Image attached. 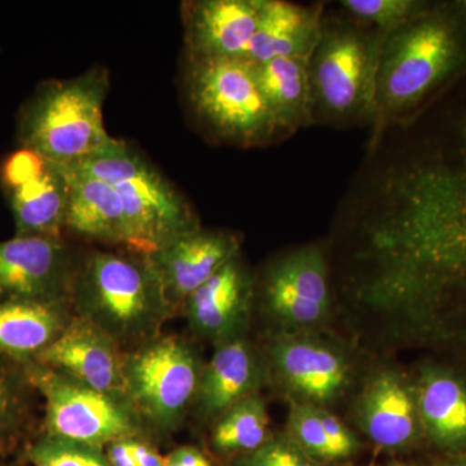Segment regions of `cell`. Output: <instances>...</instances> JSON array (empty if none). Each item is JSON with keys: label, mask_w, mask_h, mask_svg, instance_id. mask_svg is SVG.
I'll use <instances>...</instances> for the list:
<instances>
[{"label": "cell", "mask_w": 466, "mask_h": 466, "mask_svg": "<svg viewBox=\"0 0 466 466\" xmlns=\"http://www.w3.org/2000/svg\"><path fill=\"white\" fill-rule=\"evenodd\" d=\"M466 76V0L431 2L389 33L377 76L372 147L390 126L413 124Z\"/></svg>", "instance_id": "cell-1"}, {"label": "cell", "mask_w": 466, "mask_h": 466, "mask_svg": "<svg viewBox=\"0 0 466 466\" xmlns=\"http://www.w3.org/2000/svg\"><path fill=\"white\" fill-rule=\"evenodd\" d=\"M459 85L466 90V76ZM455 109L449 135L410 184L407 238L413 249L460 280L466 279V101Z\"/></svg>", "instance_id": "cell-2"}, {"label": "cell", "mask_w": 466, "mask_h": 466, "mask_svg": "<svg viewBox=\"0 0 466 466\" xmlns=\"http://www.w3.org/2000/svg\"><path fill=\"white\" fill-rule=\"evenodd\" d=\"M70 303L76 317L99 327L119 346L156 339L171 315L148 256L134 251L94 250L79 259Z\"/></svg>", "instance_id": "cell-3"}, {"label": "cell", "mask_w": 466, "mask_h": 466, "mask_svg": "<svg viewBox=\"0 0 466 466\" xmlns=\"http://www.w3.org/2000/svg\"><path fill=\"white\" fill-rule=\"evenodd\" d=\"M386 35L349 15H324L320 38L308 61L314 125L372 126Z\"/></svg>", "instance_id": "cell-4"}, {"label": "cell", "mask_w": 466, "mask_h": 466, "mask_svg": "<svg viewBox=\"0 0 466 466\" xmlns=\"http://www.w3.org/2000/svg\"><path fill=\"white\" fill-rule=\"evenodd\" d=\"M108 72L94 67L66 81H50L27 101L20 142L54 164H76L112 142L104 126Z\"/></svg>", "instance_id": "cell-5"}, {"label": "cell", "mask_w": 466, "mask_h": 466, "mask_svg": "<svg viewBox=\"0 0 466 466\" xmlns=\"http://www.w3.org/2000/svg\"><path fill=\"white\" fill-rule=\"evenodd\" d=\"M184 84L196 118L218 142L253 148L284 139L247 58L187 57Z\"/></svg>", "instance_id": "cell-6"}, {"label": "cell", "mask_w": 466, "mask_h": 466, "mask_svg": "<svg viewBox=\"0 0 466 466\" xmlns=\"http://www.w3.org/2000/svg\"><path fill=\"white\" fill-rule=\"evenodd\" d=\"M200 359L179 337H156L124 357L125 390L143 422L173 431L195 403Z\"/></svg>", "instance_id": "cell-7"}, {"label": "cell", "mask_w": 466, "mask_h": 466, "mask_svg": "<svg viewBox=\"0 0 466 466\" xmlns=\"http://www.w3.org/2000/svg\"><path fill=\"white\" fill-rule=\"evenodd\" d=\"M46 401V434L92 446L139 437L143 421L125 395L88 388L36 361L23 364Z\"/></svg>", "instance_id": "cell-8"}, {"label": "cell", "mask_w": 466, "mask_h": 466, "mask_svg": "<svg viewBox=\"0 0 466 466\" xmlns=\"http://www.w3.org/2000/svg\"><path fill=\"white\" fill-rule=\"evenodd\" d=\"M268 370L291 403L315 407L337 403L352 382L351 360L342 346L311 330L276 334Z\"/></svg>", "instance_id": "cell-9"}, {"label": "cell", "mask_w": 466, "mask_h": 466, "mask_svg": "<svg viewBox=\"0 0 466 466\" xmlns=\"http://www.w3.org/2000/svg\"><path fill=\"white\" fill-rule=\"evenodd\" d=\"M263 305L285 332H305L327 320L332 308L328 263L320 245L299 248L267 268Z\"/></svg>", "instance_id": "cell-10"}, {"label": "cell", "mask_w": 466, "mask_h": 466, "mask_svg": "<svg viewBox=\"0 0 466 466\" xmlns=\"http://www.w3.org/2000/svg\"><path fill=\"white\" fill-rule=\"evenodd\" d=\"M115 188L124 200L127 250L150 256L201 228L189 202L147 159L133 177Z\"/></svg>", "instance_id": "cell-11"}, {"label": "cell", "mask_w": 466, "mask_h": 466, "mask_svg": "<svg viewBox=\"0 0 466 466\" xmlns=\"http://www.w3.org/2000/svg\"><path fill=\"white\" fill-rule=\"evenodd\" d=\"M0 183L14 214L17 238H63L69 188L60 165L21 148L3 162Z\"/></svg>", "instance_id": "cell-12"}, {"label": "cell", "mask_w": 466, "mask_h": 466, "mask_svg": "<svg viewBox=\"0 0 466 466\" xmlns=\"http://www.w3.org/2000/svg\"><path fill=\"white\" fill-rule=\"evenodd\" d=\"M79 259L63 238L0 242V300L70 302Z\"/></svg>", "instance_id": "cell-13"}, {"label": "cell", "mask_w": 466, "mask_h": 466, "mask_svg": "<svg viewBox=\"0 0 466 466\" xmlns=\"http://www.w3.org/2000/svg\"><path fill=\"white\" fill-rule=\"evenodd\" d=\"M355 419L383 450L412 449L425 440L415 380L398 370H382L368 379L355 404Z\"/></svg>", "instance_id": "cell-14"}, {"label": "cell", "mask_w": 466, "mask_h": 466, "mask_svg": "<svg viewBox=\"0 0 466 466\" xmlns=\"http://www.w3.org/2000/svg\"><path fill=\"white\" fill-rule=\"evenodd\" d=\"M124 357L109 334L73 315L66 329L34 361L95 390L127 397Z\"/></svg>", "instance_id": "cell-15"}, {"label": "cell", "mask_w": 466, "mask_h": 466, "mask_svg": "<svg viewBox=\"0 0 466 466\" xmlns=\"http://www.w3.org/2000/svg\"><path fill=\"white\" fill-rule=\"evenodd\" d=\"M240 254L233 233L198 228L150 254L171 314L229 260Z\"/></svg>", "instance_id": "cell-16"}, {"label": "cell", "mask_w": 466, "mask_h": 466, "mask_svg": "<svg viewBox=\"0 0 466 466\" xmlns=\"http://www.w3.org/2000/svg\"><path fill=\"white\" fill-rule=\"evenodd\" d=\"M254 296L253 275L238 254L192 293L183 308L195 333L217 346L242 337Z\"/></svg>", "instance_id": "cell-17"}, {"label": "cell", "mask_w": 466, "mask_h": 466, "mask_svg": "<svg viewBox=\"0 0 466 466\" xmlns=\"http://www.w3.org/2000/svg\"><path fill=\"white\" fill-rule=\"evenodd\" d=\"M262 0H193L183 5L188 58H245Z\"/></svg>", "instance_id": "cell-18"}, {"label": "cell", "mask_w": 466, "mask_h": 466, "mask_svg": "<svg viewBox=\"0 0 466 466\" xmlns=\"http://www.w3.org/2000/svg\"><path fill=\"white\" fill-rule=\"evenodd\" d=\"M415 386L425 440L449 455H466V377L441 364L424 363Z\"/></svg>", "instance_id": "cell-19"}, {"label": "cell", "mask_w": 466, "mask_h": 466, "mask_svg": "<svg viewBox=\"0 0 466 466\" xmlns=\"http://www.w3.org/2000/svg\"><path fill=\"white\" fill-rule=\"evenodd\" d=\"M323 3L297 5L284 0H262L258 25L247 60L262 64L274 58H297L308 63L320 38Z\"/></svg>", "instance_id": "cell-20"}, {"label": "cell", "mask_w": 466, "mask_h": 466, "mask_svg": "<svg viewBox=\"0 0 466 466\" xmlns=\"http://www.w3.org/2000/svg\"><path fill=\"white\" fill-rule=\"evenodd\" d=\"M265 375V364L244 337L219 343L202 368L195 400L198 413L217 420L233 404L258 392Z\"/></svg>", "instance_id": "cell-21"}, {"label": "cell", "mask_w": 466, "mask_h": 466, "mask_svg": "<svg viewBox=\"0 0 466 466\" xmlns=\"http://www.w3.org/2000/svg\"><path fill=\"white\" fill-rule=\"evenodd\" d=\"M61 167V165H60ZM63 167L69 198L66 231L88 240L109 245H127V219L121 195L115 187L95 177Z\"/></svg>", "instance_id": "cell-22"}, {"label": "cell", "mask_w": 466, "mask_h": 466, "mask_svg": "<svg viewBox=\"0 0 466 466\" xmlns=\"http://www.w3.org/2000/svg\"><path fill=\"white\" fill-rule=\"evenodd\" d=\"M69 302L0 300V355L29 363L66 329Z\"/></svg>", "instance_id": "cell-23"}, {"label": "cell", "mask_w": 466, "mask_h": 466, "mask_svg": "<svg viewBox=\"0 0 466 466\" xmlns=\"http://www.w3.org/2000/svg\"><path fill=\"white\" fill-rule=\"evenodd\" d=\"M254 67L267 106L284 139L314 125L306 61L274 58L254 64Z\"/></svg>", "instance_id": "cell-24"}, {"label": "cell", "mask_w": 466, "mask_h": 466, "mask_svg": "<svg viewBox=\"0 0 466 466\" xmlns=\"http://www.w3.org/2000/svg\"><path fill=\"white\" fill-rule=\"evenodd\" d=\"M268 425L266 403L256 392L218 417L211 444L220 453L245 455L258 450L272 437Z\"/></svg>", "instance_id": "cell-25"}, {"label": "cell", "mask_w": 466, "mask_h": 466, "mask_svg": "<svg viewBox=\"0 0 466 466\" xmlns=\"http://www.w3.org/2000/svg\"><path fill=\"white\" fill-rule=\"evenodd\" d=\"M29 389L23 364L0 355V449L16 440L26 424Z\"/></svg>", "instance_id": "cell-26"}, {"label": "cell", "mask_w": 466, "mask_h": 466, "mask_svg": "<svg viewBox=\"0 0 466 466\" xmlns=\"http://www.w3.org/2000/svg\"><path fill=\"white\" fill-rule=\"evenodd\" d=\"M429 0H342L339 7L358 23L389 34L424 14Z\"/></svg>", "instance_id": "cell-27"}, {"label": "cell", "mask_w": 466, "mask_h": 466, "mask_svg": "<svg viewBox=\"0 0 466 466\" xmlns=\"http://www.w3.org/2000/svg\"><path fill=\"white\" fill-rule=\"evenodd\" d=\"M32 466H112L103 447L45 434L25 452Z\"/></svg>", "instance_id": "cell-28"}, {"label": "cell", "mask_w": 466, "mask_h": 466, "mask_svg": "<svg viewBox=\"0 0 466 466\" xmlns=\"http://www.w3.org/2000/svg\"><path fill=\"white\" fill-rule=\"evenodd\" d=\"M320 408L291 403L287 434L311 458L321 462L337 461L336 452L321 420Z\"/></svg>", "instance_id": "cell-29"}, {"label": "cell", "mask_w": 466, "mask_h": 466, "mask_svg": "<svg viewBox=\"0 0 466 466\" xmlns=\"http://www.w3.org/2000/svg\"><path fill=\"white\" fill-rule=\"evenodd\" d=\"M233 466H328L311 458L287 433L272 435L253 452L236 456Z\"/></svg>", "instance_id": "cell-30"}, {"label": "cell", "mask_w": 466, "mask_h": 466, "mask_svg": "<svg viewBox=\"0 0 466 466\" xmlns=\"http://www.w3.org/2000/svg\"><path fill=\"white\" fill-rule=\"evenodd\" d=\"M165 466H213L207 456L193 447H179L167 456Z\"/></svg>", "instance_id": "cell-31"}, {"label": "cell", "mask_w": 466, "mask_h": 466, "mask_svg": "<svg viewBox=\"0 0 466 466\" xmlns=\"http://www.w3.org/2000/svg\"><path fill=\"white\" fill-rule=\"evenodd\" d=\"M106 458L112 466H137L130 447V438L110 441L106 446Z\"/></svg>", "instance_id": "cell-32"}, {"label": "cell", "mask_w": 466, "mask_h": 466, "mask_svg": "<svg viewBox=\"0 0 466 466\" xmlns=\"http://www.w3.org/2000/svg\"><path fill=\"white\" fill-rule=\"evenodd\" d=\"M130 447L137 466H165L167 464V458H162L150 444L140 441L137 437L130 438Z\"/></svg>", "instance_id": "cell-33"}, {"label": "cell", "mask_w": 466, "mask_h": 466, "mask_svg": "<svg viewBox=\"0 0 466 466\" xmlns=\"http://www.w3.org/2000/svg\"><path fill=\"white\" fill-rule=\"evenodd\" d=\"M441 466H466V455L453 456L449 461L444 462Z\"/></svg>", "instance_id": "cell-34"}, {"label": "cell", "mask_w": 466, "mask_h": 466, "mask_svg": "<svg viewBox=\"0 0 466 466\" xmlns=\"http://www.w3.org/2000/svg\"><path fill=\"white\" fill-rule=\"evenodd\" d=\"M391 466H419V465H413V464H395Z\"/></svg>", "instance_id": "cell-35"}]
</instances>
